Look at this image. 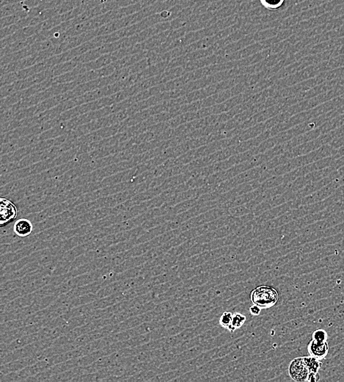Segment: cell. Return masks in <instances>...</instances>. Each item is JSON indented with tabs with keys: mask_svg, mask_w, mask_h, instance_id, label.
Listing matches in <instances>:
<instances>
[{
	"mask_svg": "<svg viewBox=\"0 0 344 382\" xmlns=\"http://www.w3.org/2000/svg\"><path fill=\"white\" fill-rule=\"evenodd\" d=\"M251 299L253 305L259 306L261 309H267L277 303L279 295L274 287L262 285L252 291Z\"/></svg>",
	"mask_w": 344,
	"mask_h": 382,
	"instance_id": "1",
	"label": "cell"
},
{
	"mask_svg": "<svg viewBox=\"0 0 344 382\" xmlns=\"http://www.w3.org/2000/svg\"><path fill=\"white\" fill-rule=\"evenodd\" d=\"M290 377L296 381H308L309 377V368L307 366L303 357H298L293 359L288 367Z\"/></svg>",
	"mask_w": 344,
	"mask_h": 382,
	"instance_id": "2",
	"label": "cell"
},
{
	"mask_svg": "<svg viewBox=\"0 0 344 382\" xmlns=\"http://www.w3.org/2000/svg\"><path fill=\"white\" fill-rule=\"evenodd\" d=\"M17 207L14 202L6 198H0V226L4 227L15 220Z\"/></svg>",
	"mask_w": 344,
	"mask_h": 382,
	"instance_id": "3",
	"label": "cell"
},
{
	"mask_svg": "<svg viewBox=\"0 0 344 382\" xmlns=\"http://www.w3.org/2000/svg\"><path fill=\"white\" fill-rule=\"evenodd\" d=\"M308 351L310 356L321 360V359L325 358L328 354L329 345L327 341L326 342H319V341L312 339L308 345Z\"/></svg>",
	"mask_w": 344,
	"mask_h": 382,
	"instance_id": "4",
	"label": "cell"
},
{
	"mask_svg": "<svg viewBox=\"0 0 344 382\" xmlns=\"http://www.w3.org/2000/svg\"><path fill=\"white\" fill-rule=\"evenodd\" d=\"M14 231L16 235L20 237L29 236L32 231L33 226L32 222L27 219H20L16 221L14 226Z\"/></svg>",
	"mask_w": 344,
	"mask_h": 382,
	"instance_id": "5",
	"label": "cell"
},
{
	"mask_svg": "<svg viewBox=\"0 0 344 382\" xmlns=\"http://www.w3.org/2000/svg\"><path fill=\"white\" fill-rule=\"evenodd\" d=\"M246 321V317L241 313L233 314V320H232L231 325L229 326L228 330L233 332L235 330L238 329L244 325Z\"/></svg>",
	"mask_w": 344,
	"mask_h": 382,
	"instance_id": "6",
	"label": "cell"
},
{
	"mask_svg": "<svg viewBox=\"0 0 344 382\" xmlns=\"http://www.w3.org/2000/svg\"><path fill=\"white\" fill-rule=\"evenodd\" d=\"M261 4L269 11H277L282 7L285 0H259Z\"/></svg>",
	"mask_w": 344,
	"mask_h": 382,
	"instance_id": "7",
	"label": "cell"
},
{
	"mask_svg": "<svg viewBox=\"0 0 344 382\" xmlns=\"http://www.w3.org/2000/svg\"><path fill=\"white\" fill-rule=\"evenodd\" d=\"M232 320H233V314L230 312H225L220 317V324L222 327L228 329L231 325Z\"/></svg>",
	"mask_w": 344,
	"mask_h": 382,
	"instance_id": "8",
	"label": "cell"
},
{
	"mask_svg": "<svg viewBox=\"0 0 344 382\" xmlns=\"http://www.w3.org/2000/svg\"><path fill=\"white\" fill-rule=\"evenodd\" d=\"M313 339L319 342H326L327 341V333L325 330L317 329L313 333Z\"/></svg>",
	"mask_w": 344,
	"mask_h": 382,
	"instance_id": "9",
	"label": "cell"
},
{
	"mask_svg": "<svg viewBox=\"0 0 344 382\" xmlns=\"http://www.w3.org/2000/svg\"><path fill=\"white\" fill-rule=\"evenodd\" d=\"M261 307L259 306L253 305L252 307L250 308V312L253 315H259L261 313Z\"/></svg>",
	"mask_w": 344,
	"mask_h": 382,
	"instance_id": "10",
	"label": "cell"
}]
</instances>
